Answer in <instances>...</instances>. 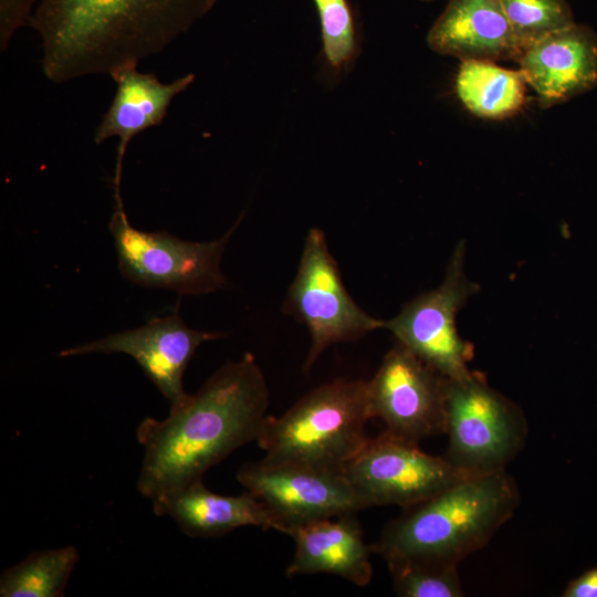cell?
<instances>
[{
  "label": "cell",
  "mask_w": 597,
  "mask_h": 597,
  "mask_svg": "<svg viewBox=\"0 0 597 597\" xmlns=\"http://www.w3.org/2000/svg\"><path fill=\"white\" fill-rule=\"evenodd\" d=\"M269 404V387L252 354L223 365L196 394L170 406L167 418L139 423L144 457L137 490L153 501L202 480L231 452L256 441Z\"/></svg>",
  "instance_id": "1"
},
{
  "label": "cell",
  "mask_w": 597,
  "mask_h": 597,
  "mask_svg": "<svg viewBox=\"0 0 597 597\" xmlns=\"http://www.w3.org/2000/svg\"><path fill=\"white\" fill-rule=\"evenodd\" d=\"M217 0H41L30 19L41 69L62 84L108 74L157 54L207 15Z\"/></svg>",
  "instance_id": "2"
},
{
  "label": "cell",
  "mask_w": 597,
  "mask_h": 597,
  "mask_svg": "<svg viewBox=\"0 0 597 597\" xmlns=\"http://www.w3.org/2000/svg\"><path fill=\"white\" fill-rule=\"evenodd\" d=\"M520 503L505 470L471 474L389 522L371 552L386 563L405 558L459 564L481 549Z\"/></svg>",
  "instance_id": "3"
},
{
  "label": "cell",
  "mask_w": 597,
  "mask_h": 597,
  "mask_svg": "<svg viewBox=\"0 0 597 597\" xmlns=\"http://www.w3.org/2000/svg\"><path fill=\"white\" fill-rule=\"evenodd\" d=\"M369 419L367 380L338 378L268 416L255 442L266 462L344 473L369 440Z\"/></svg>",
  "instance_id": "4"
},
{
  "label": "cell",
  "mask_w": 597,
  "mask_h": 597,
  "mask_svg": "<svg viewBox=\"0 0 597 597\" xmlns=\"http://www.w3.org/2000/svg\"><path fill=\"white\" fill-rule=\"evenodd\" d=\"M207 242L179 239L166 231L146 232L134 228L121 199L109 220L118 269L128 281L147 287L201 295L226 289L228 281L220 269L222 253L238 226Z\"/></svg>",
  "instance_id": "5"
},
{
  "label": "cell",
  "mask_w": 597,
  "mask_h": 597,
  "mask_svg": "<svg viewBox=\"0 0 597 597\" xmlns=\"http://www.w3.org/2000/svg\"><path fill=\"white\" fill-rule=\"evenodd\" d=\"M444 433L450 463L470 473H490L505 470L521 451L527 422L513 401L472 373L447 378Z\"/></svg>",
  "instance_id": "6"
},
{
  "label": "cell",
  "mask_w": 597,
  "mask_h": 597,
  "mask_svg": "<svg viewBox=\"0 0 597 597\" xmlns=\"http://www.w3.org/2000/svg\"><path fill=\"white\" fill-rule=\"evenodd\" d=\"M283 311L303 323L311 334V347L303 366L305 373L329 346L360 338L383 328L384 324L348 294L325 233L318 228L307 232Z\"/></svg>",
  "instance_id": "7"
},
{
  "label": "cell",
  "mask_w": 597,
  "mask_h": 597,
  "mask_svg": "<svg viewBox=\"0 0 597 597\" xmlns=\"http://www.w3.org/2000/svg\"><path fill=\"white\" fill-rule=\"evenodd\" d=\"M465 245L461 241L449 261L443 282L410 302L383 328L418 358L449 379L470 376L473 347L463 341L455 327V316L479 285L464 273Z\"/></svg>",
  "instance_id": "8"
},
{
  "label": "cell",
  "mask_w": 597,
  "mask_h": 597,
  "mask_svg": "<svg viewBox=\"0 0 597 597\" xmlns=\"http://www.w3.org/2000/svg\"><path fill=\"white\" fill-rule=\"evenodd\" d=\"M344 474L367 507L398 505L406 510L474 473L384 431L369 438Z\"/></svg>",
  "instance_id": "9"
},
{
  "label": "cell",
  "mask_w": 597,
  "mask_h": 597,
  "mask_svg": "<svg viewBox=\"0 0 597 597\" xmlns=\"http://www.w3.org/2000/svg\"><path fill=\"white\" fill-rule=\"evenodd\" d=\"M237 480L265 505L276 531L286 535L298 526L367 507L344 473L261 459L241 465Z\"/></svg>",
  "instance_id": "10"
},
{
  "label": "cell",
  "mask_w": 597,
  "mask_h": 597,
  "mask_svg": "<svg viewBox=\"0 0 597 597\" xmlns=\"http://www.w3.org/2000/svg\"><path fill=\"white\" fill-rule=\"evenodd\" d=\"M368 383L371 418L386 432L419 443L446 430L447 378L398 343Z\"/></svg>",
  "instance_id": "11"
},
{
  "label": "cell",
  "mask_w": 597,
  "mask_h": 597,
  "mask_svg": "<svg viewBox=\"0 0 597 597\" xmlns=\"http://www.w3.org/2000/svg\"><path fill=\"white\" fill-rule=\"evenodd\" d=\"M224 336V333L188 327L176 310L164 317H153L140 327L63 349L59 356L127 354L137 362L170 406H175L188 396L182 377L196 349L207 341Z\"/></svg>",
  "instance_id": "12"
},
{
  "label": "cell",
  "mask_w": 597,
  "mask_h": 597,
  "mask_svg": "<svg viewBox=\"0 0 597 597\" xmlns=\"http://www.w3.org/2000/svg\"><path fill=\"white\" fill-rule=\"evenodd\" d=\"M515 62L543 107L597 86V33L572 23L524 46Z\"/></svg>",
  "instance_id": "13"
},
{
  "label": "cell",
  "mask_w": 597,
  "mask_h": 597,
  "mask_svg": "<svg viewBox=\"0 0 597 597\" xmlns=\"http://www.w3.org/2000/svg\"><path fill=\"white\" fill-rule=\"evenodd\" d=\"M116 84L112 104L94 132V142L100 145L117 137L115 168V198L121 197L122 167L127 146L139 133L159 126L172 100L186 91L196 75L188 73L170 83H161L156 74L143 73L137 65H124L109 73Z\"/></svg>",
  "instance_id": "14"
},
{
  "label": "cell",
  "mask_w": 597,
  "mask_h": 597,
  "mask_svg": "<svg viewBox=\"0 0 597 597\" xmlns=\"http://www.w3.org/2000/svg\"><path fill=\"white\" fill-rule=\"evenodd\" d=\"M427 43L460 61H515L521 51L500 0H448Z\"/></svg>",
  "instance_id": "15"
},
{
  "label": "cell",
  "mask_w": 597,
  "mask_h": 597,
  "mask_svg": "<svg viewBox=\"0 0 597 597\" xmlns=\"http://www.w3.org/2000/svg\"><path fill=\"white\" fill-rule=\"evenodd\" d=\"M290 536L295 549L286 576L336 575L356 586L373 578L371 548L363 537L355 514L315 521L294 528Z\"/></svg>",
  "instance_id": "16"
},
{
  "label": "cell",
  "mask_w": 597,
  "mask_h": 597,
  "mask_svg": "<svg viewBox=\"0 0 597 597\" xmlns=\"http://www.w3.org/2000/svg\"><path fill=\"white\" fill-rule=\"evenodd\" d=\"M153 510L158 516H170L189 537H218L243 526L276 531L271 513L253 494H218L202 480L158 496Z\"/></svg>",
  "instance_id": "17"
},
{
  "label": "cell",
  "mask_w": 597,
  "mask_h": 597,
  "mask_svg": "<svg viewBox=\"0 0 597 597\" xmlns=\"http://www.w3.org/2000/svg\"><path fill=\"white\" fill-rule=\"evenodd\" d=\"M526 85L520 70L489 60L461 61L455 76L460 102L473 115L491 121L519 113L525 103Z\"/></svg>",
  "instance_id": "18"
},
{
  "label": "cell",
  "mask_w": 597,
  "mask_h": 597,
  "mask_svg": "<svg viewBox=\"0 0 597 597\" xmlns=\"http://www.w3.org/2000/svg\"><path fill=\"white\" fill-rule=\"evenodd\" d=\"M80 558L75 546L36 551L0 576L1 597H61Z\"/></svg>",
  "instance_id": "19"
},
{
  "label": "cell",
  "mask_w": 597,
  "mask_h": 597,
  "mask_svg": "<svg viewBox=\"0 0 597 597\" xmlns=\"http://www.w3.org/2000/svg\"><path fill=\"white\" fill-rule=\"evenodd\" d=\"M395 591L401 597H461L458 564L405 558L387 562Z\"/></svg>",
  "instance_id": "20"
},
{
  "label": "cell",
  "mask_w": 597,
  "mask_h": 597,
  "mask_svg": "<svg viewBox=\"0 0 597 597\" xmlns=\"http://www.w3.org/2000/svg\"><path fill=\"white\" fill-rule=\"evenodd\" d=\"M500 2L520 50L575 22L567 0H500Z\"/></svg>",
  "instance_id": "21"
},
{
  "label": "cell",
  "mask_w": 597,
  "mask_h": 597,
  "mask_svg": "<svg viewBox=\"0 0 597 597\" xmlns=\"http://www.w3.org/2000/svg\"><path fill=\"white\" fill-rule=\"evenodd\" d=\"M318 13L323 55L327 65L341 72L357 55V30L348 0H313Z\"/></svg>",
  "instance_id": "22"
},
{
  "label": "cell",
  "mask_w": 597,
  "mask_h": 597,
  "mask_svg": "<svg viewBox=\"0 0 597 597\" xmlns=\"http://www.w3.org/2000/svg\"><path fill=\"white\" fill-rule=\"evenodd\" d=\"M41 0H0V49L7 50L15 31L29 25L32 8Z\"/></svg>",
  "instance_id": "23"
},
{
  "label": "cell",
  "mask_w": 597,
  "mask_h": 597,
  "mask_svg": "<svg viewBox=\"0 0 597 597\" xmlns=\"http://www.w3.org/2000/svg\"><path fill=\"white\" fill-rule=\"evenodd\" d=\"M563 597H597V566L574 578L564 589Z\"/></svg>",
  "instance_id": "24"
},
{
  "label": "cell",
  "mask_w": 597,
  "mask_h": 597,
  "mask_svg": "<svg viewBox=\"0 0 597 597\" xmlns=\"http://www.w3.org/2000/svg\"><path fill=\"white\" fill-rule=\"evenodd\" d=\"M425 1H430V0H425Z\"/></svg>",
  "instance_id": "25"
}]
</instances>
